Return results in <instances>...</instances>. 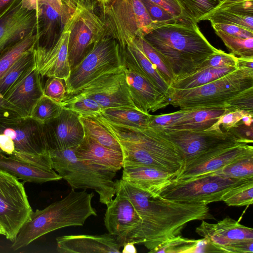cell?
<instances>
[{
	"label": "cell",
	"mask_w": 253,
	"mask_h": 253,
	"mask_svg": "<svg viewBox=\"0 0 253 253\" xmlns=\"http://www.w3.org/2000/svg\"><path fill=\"white\" fill-rule=\"evenodd\" d=\"M116 180V191L130 200L141 219L135 244H142L150 251L180 235L187 223L211 218L207 205L173 201L153 196L121 179Z\"/></svg>",
	"instance_id": "1"
},
{
	"label": "cell",
	"mask_w": 253,
	"mask_h": 253,
	"mask_svg": "<svg viewBox=\"0 0 253 253\" xmlns=\"http://www.w3.org/2000/svg\"><path fill=\"white\" fill-rule=\"evenodd\" d=\"M94 117L119 142L124 162L152 167L176 177L183 169L182 154L162 131L151 127L140 129L118 125L100 115Z\"/></svg>",
	"instance_id": "2"
},
{
	"label": "cell",
	"mask_w": 253,
	"mask_h": 253,
	"mask_svg": "<svg viewBox=\"0 0 253 253\" xmlns=\"http://www.w3.org/2000/svg\"><path fill=\"white\" fill-rule=\"evenodd\" d=\"M144 38L168 63L175 80L195 71L216 49L191 20L162 26Z\"/></svg>",
	"instance_id": "3"
},
{
	"label": "cell",
	"mask_w": 253,
	"mask_h": 253,
	"mask_svg": "<svg viewBox=\"0 0 253 253\" xmlns=\"http://www.w3.org/2000/svg\"><path fill=\"white\" fill-rule=\"evenodd\" d=\"M93 193L72 189L62 199L42 210L32 211L13 242L14 251L26 247L38 238L54 230L69 226H83L97 212L92 205Z\"/></svg>",
	"instance_id": "4"
},
{
	"label": "cell",
	"mask_w": 253,
	"mask_h": 253,
	"mask_svg": "<svg viewBox=\"0 0 253 253\" xmlns=\"http://www.w3.org/2000/svg\"><path fill=\"white\" fill-rule=\"evenodd\" d=\"M253 87V69L238 67L231 73L208 84L189 89L169 87L166 103L180 109L225 108L241 92ZM226 109V108H225Z\"/></svg>",
	"instance_id": "5"
},
{
	"label": "cell",
	"mask_w": 253,
	"mask_h": 253,
	"mask_svg": "<svg viewBox=\"0 0 253 253\" xmlns=\"http://www.w3.org/2000/svg\"><path fill=\"white\" fill-rule=\"evenodd\" d=\"M75 148L49 150L53 169L72 189H93L100 202L107 206L116 194L117 171L78 159Z\"/></svg>",
	"instance_id": "6"
},
{
	"label": "cell",
	"mask_w": 253,
	"mask_h": 253,
	"mask_svg": "<svg viewBox=\"0 0 253 253\" xmlns=\"http://www.w3.org/2000/svg\"><path fill=\"white\" fill-rule=\"evenodd\" d=\"M101 5L106 35L115 39L121 48L159 28L141 0H110Z\"/></svg>",
	"instance_id": "7"
},
{
	"label": "cell",
	"mask_w": 253,
	"mask_h": 253,
	"mask_svg": "<svg viewBox=\"0 0 253 253\" xmlns=\"http://www.w3.org/2000/svg\"><path fill=\"white\" fill-rule=\"evenodd\" d=\"M124 67L120 47L113 37L104 35L89 48L65 81L67 96L77 94L100 76Z\"/></svg>",
	"instance_id": "8"
},
{
	"label": "cell",
	"mask_w": 253,
	"mask_h": 253,
	"mask_svg": "<svg viewBox=\"0 0 253 253\" xmlns=\"http://www.w3.org/2000/svg\"><path fill=\"white\" fill-rule=\"evenodd\" d=\"M182 154L183 169L200 164L225 150L247 144L229 130H161Z\"/></svg>",
	"instance_id": "9"
},
{
	"label": "cell",
	"mask_w": 253,
	"mask_h": 253,
	"mask_svg": "<svg viewBox=\"0 0 253 253\" xmlns=\"http://www.w3.org/2000/svg\"><path fill=\"white\" fill-rule=\"evenodd\" d=\"M250 179L224 177L213 172L181 180L172 179L157 193L173 201L208 205L220 201L224 194Z\"/></svg>",
	"instance_id": "10"
},
{
	"label": "cell",
	"mask_w": 253,
	"mask_h": 253,
	"mask_svg": "<svg viewBox=\"0 0 253 253\" xmlns=\"http://www.w3.org/2000/svg\"><path fill=\"white\" fill-rule=\"evenodd\" d=\"M0 133L9 137L14 143L15 151L11 157L46 169H53L42 124L30 116L0 122Z\"/></svg>",
	"instance_id": "11"
},
{
	"label": "cell",
	"mask_w": 253,
	"mask_h": 253,
	"mask_svg": "<svg viewBox=\"0 0 253 253\" xmlns=\"http://www.w3.org/2000/svg\"><path fill=\"white\" fill-rule=\"evenodd\" d=\"M68 22V60L71 69L83 59L92 44L106 35V28L93 4L85 0L78 1Z\"/></svg>",
	"instance_id": "12"
},
{
	"label": "cell",
	"mask_w": 253,
	"mask_h": 253,
	"mask_svg": "<svg viewBox=\"0 0 253 253\" xmlns=\"http://www.w3.org/2000/svg\"><path fill=\"white\" fill-rule=\"evenodd\" d=\"M32 211L23 183L0 170V224L7 239L14 241Z\"/></svg>",
	"instance_id": "13"
},
{
	"label": "cell",
	"mask_w": 253,
	"mask_h": 253,
	"mask_svg": "<svg viewBox=\"0 0 253 253\" xmlns=\"http://www.w3.org/2000/svg\"><path fill=\"white\" fill-rule=\"evenodd\" d=\"M78 0H40L36 2L34 7L37 17L35 49H47L56 42Z\"/></svg>",
	"instance_id": "14"
},
{
	"label": "cell",
	"mask_w": 253,
	"mask_h": 253,
	"mask_svg": "<svg viewBox=\"0 0 253 253\" xmlns=\"http://www.w3.org/2000/svg\"><path fill=\"white\" fill-rule=\"evenodd\" d=\"M124 68L100 76L78 93L93 99L103 110L118 107L137 109L130 95Z\"/></svg>",
	"instance_id": "15"
},
{
	"label": "cell",
	"mask_w": 253,
	"mask_h": 253,
	"mask_svg": "<svg viewBox=\"0 0 253 253\" xmlns=\"http://www.w3.org/2000/svg\"><path fill=\"white\" fill-rule=\"evenodd\" d=\"M115 195V198L106 206L105 226L122 247L127 242L135 244L141 219L128 198L118 191H116Z\"/></svg>",
	"instance_id": "16"
},
{
	"label": "cell",
	"mask_w": 253,
	"mask_h": 253,
	"mask_svg": "<svg viewBox=\"0 0 253 253\" xmlns=\"http://www.w3.org/2000/svg\"><path fill=\"white\" fill-rule=\"evenodd\" d=\"M79 115L63 108L60 115L42 124L48 150L75 148L84 137Z\"/></svg>",
	"instance_id": "17"
},
{
	"label": "cell",
	"mask_w": 253,
	"mask_h": 253,
	"mask_svg": "<svg viewBox=\"0 0 253 253\" xmlns=\"http://www.w3.org/2000/svg\"><path fill=\"white\" fill-rule=\"evenodd\" d=\"M122 56L127 85L136 108L143 112L149 113L167 106L166 96L157 89L132 63L122 54Z\"/></svg>",
	"instance_id": "18"
},
{
	"label": "cell",
	"mask_w": 253,
	"mask_h": 253,
	"mask_svg": "<svg viewBox=\"0 0 253 253\" xmlns=\"http://www.w3.org/2000/svg\"><path fill=\"white\" fill-rule=\"evenodd\" d=\"M37 11L29 10L18 0L0 17V51L35 32Z\"/></svg>",
	"instance_id": "19"
},
{
	"label": "cell",
	"mask_w": 253,
	"mask_h": 253,
	"mask_svg": "<svg viewBox=\"0 0 253 253\" xmlns=\"http://www.w3.org/2000/svg\"><path fill=\"white\" fill-rule=\"evenodd\" d=\"M69 34L68 21L52 46L47 49H34L36 67L42 77H54L64 81L68 78L71 72L68 51Z\"/></svg>",
	"instance_id": "20"
},
{
	"label": "cell",
	"mask_w": 253,
	"mask_h": 253,
	"mask_svg": "<svg viewBox=\"0 0 253 253\" xmlns=\"http://www.w3.org/2000/svg\"><path fill=\"white\" fill-rule=\"evenodd\" d=\"M196 233L208 240L215 252L236 242L253 240V230L230 217H226L213 224L203 221L196 228Z\"/></svg>",
	"instance_id": "21"
},
{
	"label": "cell",
	"mask_w": 253,
	"mask_h": 253,
	"mask_svg": "<svg viewBox=\"0 0 253 253\" xmlns=\"http://www.w3.org/2000/svg\"><path fill=\"white\" fill-rule=\"evenodd\" d=\"M122 246L111 234L70 235L56 238L60 253H120Z\"/></svg>",
	"instance_id": "22"
},
{
	"label": "cell",
	"mask_w": 253,
	"mask_h": 253,
	"mask_svg": "<svg viewBox=\"0 0 253 253\" xmlns=\"http://www.w3.org/2000/svg\"><path fill=\"white\" fill-rule=\"evenodd\" d=\"M175 176L168 172L142 164L124 162L123 180L153 196Z\"/></svg>",
	"instance_id": "23"
},
{
	"label": "cell",
	"mask_w": 253,
	"mask_h": 253,
	"mask_svg": "<svg viewBox=\"0 0 253 253\" xmlns=\"http://www.w3.org/2000/svg\"><path fill=\"white\" fill-rule=\"evenodd\" d=\"M41 76L36 66L15 83L3 97L29 116L43 95Z\"/></svg>",
	"instance_id": "24"
},
{
	"label": "cell",
	"mask_w": 253,
	"mask_h": 253,
	"mask_svg": "<svg viewBox=\"0 0 253 253\" xmlns=\"http://www.w3.org/2000/svg\"><path fill=\"white\" fill-rule=\"evenodd\" d=\"M204 20L238 26L253 32V0H223Z\"/></svg>",
	"instance_id": "25"
},
{
	"label": "cell",
	"mask_w": 253,
	"mask_h": 253,
	"mask_svg": "<svg viewBox=\"0 0 253 253\" xmlns=\"http://www.w3.org/2000/svg\"><path fill=\"white\" fill-rule=\"evenodd\" d=\"M251 154H253V147L249 144L233 146L200 164L183 169L174 179H184L212 172L238 159Z\"/></svg>",
	"instance_id": "26"
},
{
	"label": "cell",
	"mask_w": 253,
	"mask_h": 253,
	"mask_svg": "<svg viewBox=\"0 0 253 253\" xmlns=\"http://www.w3.org/2000/svg\"><path fill=\"white\" fill-rule=\"evenodd\" d=\"M75 153L80 160L104 166L117 171L123 167L122 152L104 146L85 135L80 144L75 148Z\"/></svg>",
	"instance_id": "27"
},
{
	"label": "cell",
	"mask_w": 253,
	"mask_h": 253,
	"mask_svg": "<svg viewBox=\"0 0 253 253\" xmlns=\"http://www.w3.org/2000/svg\"><path fill=\"white\" fill-rule=\"evenodd\" d=\"M0 170L22 180L24 182L43 183L58 181L61 177L54 169L48 170L0 153Z\"/></svg>",
	"instance_id": "28"
},
{
	"label": "cell",
	"mask_w": 253,
	"mask_h": 253,
	"mask_svg": "<svg viewBox=\"0 0 253 253\" xmlns=\"http://www.w3.org/2000/svg\"><path fill=\"white\" fill-rule=\"evenodd\" d=\"M227 111L225 108H186L184 114L167 129L191 131L207 130Z\"/></svg>",
	"instance_id": "29"
},
{
	"label": "cell",
	"mask_w": 253,
	"mask_h": 253,
	"mask_svg": "<svg viewBox=\"0 0 253 253\" xmlns=\"http://www.w3.org/2000/svg\"><path fill=\"white\" fill-rule=\"evenodd\" d=\"M120 49L122 54L132 63L143 76L166 96L169 86L134 41L125 48H120Z\"/></svg>",
	"instance_id": "30"
},
{
	"label": "cell",
	"mask_w": 253,
	"mask_h": 253,
	"mask_svg": "<svg viewBox=\"0 0 253 253\" xmlns=\"http://www.w3.org/2000/svg\"><path fill=\"white\" fill-rule=\"evenodd\" d=\"M100 116L112 123L140 129L148 127L151 117L149 113L130 107L104 109Z\"/></svg>",
	"instance_id": "31"
},
{
	"label": "cell",
	"mask_w": 253,
	"mask_h": 253,
	"mask_svg": "<svg viewBox=\"0 0 253 253\" xmlns=\"http://www.w3.org/2000/svg\"><path fill=\"white\" fill-rule=\"evenodd\" d=\"M237 68L207 67L198 69L190 74L176 79L169 87L175 89L196 87L218 79L234 71Z\"/></svg>",
	"instance_id": "32"
},
{
	"label": "cell",
	"mask_w": 253,
	"mask_h": 253,
	"mask_svg": "<svg viewBox=\"0 0 253 253\" xmlns=\"http://www.w3.org/2000/svg\"><path fill=\"white\" fill-rule=\"evenodd\" d=\"M34 49L24 52L0 79V95L3 96L15 83L36 66Z\"/></svg>",
	"instance_id": "33"
},
{
	"label": "cell",
	"mask_w": 253,
	"mask_h": 253,
	"mask_svg": "<svg viewBox=\"0 0 253 253\" xmlns=\"http://www.w3.org/2000/svg\"><path fill=\"white\" fill-rule=\"evenodd\" d=\"M79 119L83 126L84 135L92 138L104 146L122 152L118 140L95 117L79 116Z\"/></svg>",
	"instance_id": "34"
},
{
	"label": "cell",
	"mask_w": 253,
	"mask_h": 253,
	"mask_svg": "<svg viewBox=\"0 0 253 253\" xmlns=\"http://www.w3.org/2000/svg\"><path fill=\"white\" fill-rule=\"evenodd\" d=\"M36 42L33 32L0 51V79L24 52L35 47Z\"/></svg>",
	"instance_id": "35"
},
{
	"label": "cell",
	"mask_w": 253,
	"mask_h": 253,
	"mask_svg": "<svg viewBox=\"0 0 253 253\" xmlns=\"http://www.w3.org/2000/svg\"><path fill=\"white\" fill-rule=\"evenodd\" d=\"M168 85L170 86L175 80L173 72L165 59L144 38L136 37L134 40Z\"/></svg>",
	"instance_id": "36"
},
{
	"label": "cell",
	"mask_w": 253,
	"mask_h": 253,
	"mask_svg": "<svg viewBox=\"0 0 253 253\" xmlns=\"http://www.w3.org/2000/svg\"><path fill=\"white\" fill-rule=\"evenodd\" d=\"M60 104L63 108L71 110L80 116H97L103 110L95 100L80 93L67 96Z\"/></svg>",
	"instance_id": "37"
},
{
	"label": "cell",
	"mask_w": 253,
	"mask_h": 253,
	"mask_svg": "<svg viewBox=\"0 0 253 253\" xmlns=\"http://www.w3.org/2000/svg\"><path fill=\"white\" fill-rule=\"evenodd\" d=\"M212 172L231 178L253 179V154L238 159Z\"/></svg>",
	"instance_id": "38"
},
{
	"label": "cell",
	"mask_w": 253,
	"mask_h": 253,
	"mask_svg": "<svg viewBox=\"0 0 253 253\" xmlns=\"http://www.w3.org/2000/svg\"><path fill=\"white\" fill-rule=\"evenodd\" d=\"M183 10L196 23L203 21L223 0H178Z\"/></svg>",
	"instance_id": "39"
},
{
	"label": "cell",
	"mask_w": 253,
	"mask_h": 253,
	"mask_svg": "<svg viewBox=\"0 0 253 253\" xmlns=\"http://www.w3.org/2000/svg\"><path fill=\"white\" fill-rule=\"evenodd\" d=\"M229 206H244L253 203V179L230 189L221 197V200Z\"/></svg>",
	"instance_id": "40"
},
{
	"label": "cell",
	"mask_w": 253,
	"mask_h": 253,
	"mask_svg": "<svg viewBox=\"0 0 253 253\" xmlns=\"http://www.w3.org/2000/svg\"><path fill=\"white\" fill-rule=\"evenodd\" d=\"M215 31L232 55L237 57L253 56V38H240Z\"/></svg>",
	"instance_id": "41"
},
{
	"label": "cell",
	"mask_w": 253,
	"mask_h": 253,
	"mask_svg": "<svg viewBox=\"0 0 253 253\" xmlns=\"http://www.w3.org/2000/svg\"><path fill=\"white\" fill-rule=\"evenodd\" d=\"M62 109L60 103L43 95L34 106L30 116L43 124L58 117Z\"/></svg>",
	"instance_id": "42"
},
{
	"label": "cell",
	"mask_w": 253,
	"mask_h": 253,
	"mask_svg": "<svg viewBox=\"0 0 253 253\" xmlns=\"http://www.w3.org/2000/svg\"><path fill=\"white\" fill-rule=\"evenodd\" d=\"M198 240L184 238L180 235L169 239L154 249L151 253H194Z\"/></svg>",
	"instance_id": "43"
},
{
	"label": "cell",
	"mask_w": 253,
	"mask_h": 253,
	"mask_svg": "<svg viewBox=\"0 0 253 253\" xmlns=\"http://www.w3.org/2000/svg\"><path fill=\"white\" fill-rule=\"evenodd\" d=\"M207 67L237 68V57L231 53H227L220 49H216L213 53L200 64L197 69Z\"/></svg>",
	"instance_id": "44"
},
{
	"label": "cell",
	"mask_w": 253,
	"mask_h": 253,
	"mask_svg": "<svg viewBox=\"0 0 253 253\" xmlns=\"http://www.w3.org/2000/svg\"><path fill=\"white\" fill-rule=\"evenodd\" d=\"M43 95L61 103L67 97L65 81L60 78L48 77L43 86Z\"/></svg>",
	"instance_id": "45"
},
{
	"label": "cell",
	"mask_w": 253,
	"mask_h": 253,
	"mask_svg": "<svg viewBox=\"0 0 253 253\" xmlns=\"http://www.w3.org/2000/svg\"><path fill=\"white\" fill-rule=\"evenodd\" d=\"M253 112L244 110H235L231 111H226L222 115L216 122L206 130H212L220 129V126L225 130L236 126L243 117Z\"/></svg>",
	"instance_id": "46"
},
{
	"label": "cell",
	"mask_w": 253,
	"mask_h": 253,
	"mask_svg": "<svg viewBox=\"0 0 253 253\" xmlns=\"http://www.w3.org/2000/svg\"><path fill=\"white\" fill-rule=\"evenodd\" d=\"M152 21L159 27L177 21L165 9L149 0H141Z\"/></svg>",
	"instance_id": "47"
},
{
	"label": "cell",
	"mask_w": 253,
	"mask_h": 253,
	"mask_svg": "<svg viewBox=\"0 0 253 253\" xmlns=\"http://www.w3.org/2000/svg\"><path fill=\"white\" fill-rule=\"evenodd\" d=\"M228 111L244 110L253 112V87L249 88L230 99L225 104Z\"/></svg>",
	"instance_id": "48"
},
{
	"label": "cell",
	"mask_w": 253,
	"mask_h": 253,
	"mask_svg": "<svg viewBox=\"0 0 253 253\" xmlns=\"http://www.w3.org/2000/svg\"><path fill=\"white\" fill-rule=\"evenodd\" d=\"M185 109L168 114L159 115H151L148 127H151L159 130L168 129L173 123L180 118L185 113Z\"/></svg>",
	"instance_id": "49"
},
{
	"label": "cell",
	"mask_w": 253,
	"mask_h": 253,
	"mask_svg": "<svg viewBox=\"0 0 253 253\" xmlns=\"http://www.w3.org/2000/svg\"><path fill=\"white\" fill-rule=\"evenodd\" d=\"M26 117L20 109L0 95V122L11 121Z\"/></svg>",
	"instance_id": "50"
},
{
	"label": "cell",
	"mask_w": 253,
	"mask_h": 253,
	"mask_svg": "<svg viewBox=\"0 0 253 253\" xmlns=\"http://www.w3.org/2000/svg\"><path fill=\"white\" fill-rule=\"evenodd\" d=\"M149 0L165 9L177 21H192L186 15L178 0Z\"/></svg>",
	"instance_id": "51"
},
{
	"label": "cell",
	"mask_w": 253,
	"mask_h": 253,
	"mask_svg": "<svg viewBox=\"0 0 253 253\" xmlns=\"http://www.w3.org/2000/svg\"><path fill=\"white\" fill-rule=\"evenodd\" d=\"M211 26L215 31H221L231 36L243 38H253V31L238 26L225 24H214Z\"/></svg>",
	"instance_id": "52"
},
{
	"label": "cell",
	"mask_w": 253,
	"mask_h": 253,
	"mask_svg": "<svg viewBox=\"0 0 253 253\" xmlns=\"http://www.w3.org/2000/svg\"><path fill=\"white\" fill-rule=\"evenodd\" d=\"M253 240H244L221 247L220 252L253 253Z\"/></svg>",
	"instance_id": "53"
},
{
	"label": "cell",
	"mask_w": 253,
	"mask_h": 253,
	"mask_svg": "<svg viewBox=\"0 0 253 253\" xmlns=\"http://www.w3.org/2000/svg\"><path fill=\"white\" fill-rule=\"evenodd\" d=\"M228 130L247 144L253 142V125L247 126L240 121L236 126Z\"/></svg>",
	"instance_id": "54"
},
{
	"label": "cell",
	"mask_w": 253,
	"mask_h": 253,
	"mask_svg": "<svg viewBox=\"0 0 253 253\" xmlns=\"http://www.w3.org/2000/svg\"><path fill=\"white\" fill-rule=\"evenodd\" d=\"M0 148L4 154L10 156L15 151L14 143L9 137L0 133Z\"/></svg>",
	"instance_id": "55"
},
{
	"label": "cell",
	"mask_w": 253,
	"mask_h": 253,
	"mask_svg": "<svg viewBox=\"0 0 253 253\" xmlns=\"http://www.w3.org/2000/svg\"><path fill=\"white\" fill-rule=\"evenodd\" d=\"M18 0H0V17L7 12Z\"/></svg>",
	"instance_id": "56"
},
{
	"label": "cell",
	"mask_w": 253,
	"mask_h": 253,
	"mask_svg": "<svg viewBox=\"0 0 253 253\" xmlns=\"http://www.w3.org/2000/svg\"><path fill=\"white\" fill-rule=\"evenodd\" d=\"M238 67L253 69V56L237 57Z\"/></svg>",
	"instance_id": "57"
},
{
	"label": "cell",
	"mask_w": 253,
	"mask_h": 253,
	"mask_svg": "<svg viewBox=\"0 0 253 253\" xmlns=\"http://www.w3.org/2000/svg\"><path fill=\"white\" fill-rule=\"evenodd\" d=\"M133 242H127L124 245L123 249L121 252L123 253H136L137 250Z\"/></svg>",
	"instance_id": "58"
},
{
	"label": "cell",
	"mask_w": 253,
	"mask_h": 253,
	"mask_svg": "<svg viewBox=\"0 0 253 253\" xmlns=\"http://www.w3.org/2000/svg\"><path fill=\"white\" fill-rule=\"evenodd\" d=\"M253 113H250L243 117L241 121L243 124L247 126H250L253 125Z\"/></svg>",
	"instance_id": "59"
},
{
	"label": "cell",
	"mask_w": 253,
	"mask_h": 253,
	"mask_svg": "<svg viewBox=\"0 0 253 253\" xmlns=\"http://www.w3.org/2000/svg\"><path fill=\"white\" fill-rule=\"evenodd\" d=\"M97 1H98L101 5L103 4L104 3H106V2H108L110 0H96Z\"/></svg>",
	"instance_id": "60"
},
{
	"label": "cell",
	"mask_w": 253,
	"mask_h": 253,
	"mask_svg": "<svg viewBox=\"0 0 253 253\" xmlns=\"http://www.w3.org/2000/svg\"><path fill=\"white\" fill-rule=\"evenodd\" d=\"M0 235H4V231L3 230L2 227L1 226L0 224Z\"/></svg>",
	"instance_id": "61"
},
{
	"label": "cell",
	"mask_w": 253,
	"mask_h": 253,
	"mask_svg": "<svg viewBox=\"0 0 253 253\" xmlns=\"http://www.w3.org/2000/svg\"><path fill=\"white\" fill-rule=\"evenodd\" d=\"M0 153L4 154L3 152L2 151V150L0 149Z\"/></svg>",
	"instance_id": "62"
},
{
	"label": "cell",
	"mask_w": 253,
	"mask_h": 253,
	"mask_svg": "<svg viewBox=\"0 0 253 253\" xmlns=\"http://www.w3.org/2000/svg\"></svg>",
	"instance_id": "63"
}]
</instances>
